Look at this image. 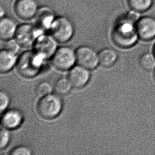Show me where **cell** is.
I'll return each mask as SVG.
<instances>
[{"label":"cell","mask_w":155,"mask_h":155,"mask_svg":"<svg viewBox=\"0 0 155 155\" xmlns=\"http://www.w3.org/2000/svg\"><path fill=\"white\" fill-rule=\"evenodd\" d=\"M137 13L131 11L121 15L114 23L111 38L114 44L121 48L134 46L139 38L136 29Z\"/></svg>","instance_id":"1"},{"label":"cell","mask_w":155,"mask_h":155,"mask_svg":"<svg viewBox=\"0 0 155 155\" xmlns=\"http://www.w3.org/2000/svg\"><path fill=\"white\" fill-rule=\"evenodd\" d=\"M44 60L34 51H25L17 61L18 71L25 78H34L40 72Z\"/></svg>","instance_id":"2"},{"label":"cell","mask_w":155,"mask_h":155,"mask_svg":"<svg viewBox=\"0 0 155 155\" xmlns=\"http://www.w3.org/2000/svg\"><path fill=\"white\" fill-rule=\"evenodd\" d=\"M62 101L58 95L49 94L41 97L37 105L39 115L45 119H52L61 113Z\"/></svg>","instance_id":"3"},{"label":"cell","mask_w":155,"mask_h":155,"mask_svg":"<svg viewBox=\"0 0 155 155\" xmlns=\"http://www.w3.org/2000/svg\"><path fill=\"white\" fill-rule=\"evenodd\" d=\"M49 32L57 42L65 43L73 37L75 27L68 18L65 16L57 17Z\"/></svg>","instance_id":"4"},{"label":"cell","mask_w":155,"mask_h":155,"mask_svg":"<svg viewBox=\"0 0 155 155\" xmlns=\"http://www.w3.org/2000/svg\"><path fill=\"white\" fill-rule=\"evenodd\" d=\"M43 32L35 24L22 23L18 25L14 38L20 46L27 47L33 45L38 36Z\"/></svg>","instance_id":"5"},{"label":"cell","mask_w":155,"mask_h":155,"mask_svg":"<svg viewBox=\"0 0 155 155\" xmlns=\"http://www.w3.org/2000/svg\"><path fill=\"white\" fill-rule=\"evenodd\" d=\"M76 61L75 52L69 47H61L57 49L51 58L52 65L60 71L71 69Z\"/></svg>","instance_id":"6"},{"label":"cell","mask_w":155,"mask_h":155,"mask_svg":"<svg viewBox=\"0 0 155 155\" xmlns=\"http://www.w3.org/2000/svg\"><path fill=\"white\" fill-rule=\"evenodd\" d=\"M57 42L51 34L43 32L38 36L34 42V51L45 59L51 58L57 50Z\"/></svg>","instance_id":"7"},{"label":"cell","mask_w":155,"mask_h":155,"mask_svg":"<svg viewBox=\"0 0 155 155\" xmlns=\"http://www.w3.org/2000/svg\"><path fill=\"white\" fill-rule=\"evenodd\" d=\"M75 53L78 65L86 69H94L99 64V54L90 47H80L76 49Z\"/></svg>","instance_id":"8"},{"label":"cell","mask_w":155,"mask_h":155,"mask_svg":"<svg viewBox=\"0 0 155 155\" xmlns=\"http://www.w3.org/2000/svg\"><path fill=\"white\" fill-rule=\"evenodd\" d=\"M39 8L37 0H16L13 10L19 19L28 20L34 18Z\"/></svg>","instance_id":"9"},{"label":"cell","mask_w":155,"mask_h":155,"mask_svg":"<svg viewBox=\"0 0 155 155\" xmlns=\"http://www.w3.org/2000/svg\"><path fill=\"white\" fill-rule=\"evenodd\" d=\"M136 29L139 38L143 41H149L155 38V18L143 16L137 21Z\"/></svg>","instance_id":"10"},{"label":"cell","mask_w":155,"mask_h":155,"mask_svg":"<svg viewBox=\"0 0 155 155\" xmlns=\"http://www.w3.org/2000/svg\"><path fill=\"white\" fill-rule=\"evenodd\" d=\"M54 11L50 7H39L35 19V25L44 31H49L56 18Z\"/></svg>","instance_id":"11"},{"label":"cell","mask_w":155,"mask_h":155,"mask_svg":"<svg viewBox=\"0 0 155 155\" xmlns=\"http://www.w3.org/2000/svg\"><path fill=\"white\" fill-rule=\"evenodd\" d=\"M88 71V69L80 65L72 68L69 71L68 78L72 86L80 88L86 85L90 78Z\"/></svg>","instance_id":"12"},{"label":"cell","mask_w":155,"mask_h":155,"mask_svg":"<svg viewBox=\"0 0 155 155\" xmlns=\"http://www.w3.org/2000/svg\"><path fill=\"white\" fill-rule=\"evenodd\" d=\"M23 120L22 113L17 110H10L5 112L1 119V125L8 130H13L18 128Z\"/></svg>","instance_id":"13"},{"label":"cell","mask_w":155,"mask_h":155,"mask_svg":"<svg viewBox=\"0 0 155 155\" xmlns=\"http://www.w3.org/2000/svg\"><path fill=\"white\" fill-rule=\"evenodd\" d=\"M18 25L15 19L10 17H2L0 21V37L3 41L15 38Z\"/></svg>","instance_id":"14"},{"label":"cell","mask_w":155,"mask_h":155,"mask_svg":"<svg viewBox=\"0 0 155 155\" xmlns=\"http://www.w3.org/2000/svg\"><path fill=\"white\" fill-rule=\"evenodd\" d=\"M16 54L2 49L0 52V71L5 73L10 71L17 62Z\"/></svg>","instance_id":"15"},{"label":"cell","mask_w":155,"mask_h":155,"mask_svg":"<svg viewBox=\"0 0 155 155\" xmlns=\"http://www.w3.org/2000/svg\"><path fill=\"white\" fill-rule=\"evenodd\" d=\"M99 64L103 67H110L114 64L117 58V53L113 49H103L99 54Z\"/></svg>","instance_id":"16"},{"label":"cell","mask_w":155,"mask_h":155,"mask_svg":"<svg viewBox=\"0 0 155 155\" xmlns=\"http://www.w3.org/2000/svg\"><path fill=\"white\" fill-rule=\"evenodd\" d=\"M127 3L130 10L137 13H143L153 7L154 0H127Z\"/></svg>","instance_id":"17"},{"label":"cell","mask_w":155,"mask_h":155,"mask_svg":"<svg viewBox=\"0 0 155 155\" xmlns=\"http://www.w3.org/2000/svg\"><path fill=\"white\" fill-rule=\"evenodd\" d=\"M72 86L68 78H61L57 81L54 84V91L56 94L58 95H65L71 90Z\"/></svg>","instance_id":"18"},{"label":"cell","mask_w":155,"mask_h":155,"mask_svg":"<svg viewBox=\"0 0 155 155\" xmlns=\"http://www.w3.org/2000/svg\"><path fill=\"white\" fill-rule=\"evenodd\" d=\"M139 64L142 68L150 71L155 68V54L145 53L142 54L139 59Z\"/></svg>","instance_id":"19"},{"label":"cell","mask_w":155,"mask_h":155,"mask_svg":"<svg viewBox=\"0 0 155 155\" xmlns=\"http://www.w3.org/2000/svg\"><path fill=\"white\" fill-rule=\"evenodd\" d=\"M52 91V87L51 84L46 82H43L38 84L35 89L37 96L42 97L47 95L51 94Z\"/></svg>","instance_id":"20"},{"label":"cell","mask_w":155,"mask_h":155,"mask_svg":"<svg viewBox=\"0 0 155 155\" xmlns=\"http://www.w3.org/2000/svg\"><path fill=\"white\" fill-rule=\"evenodd\" d=\"M20 46V45L17 42L15 39H11L10 40L4 41V44L2 46L3 48L2 49H4L7 51L14 52L15 54H17L19 51Z\"/></svg>","instance_id":"21"},{"label":"cell","mask_w":155,"mask_h":155,"mask_svg":"<svg viewBox=\"0 0 155 155\" xmlns=\"http://www.w3.org/2000/svg\"><path fill=\"white\" fill-rule=\"evenodd\" d=\"M6 129H2L0 132V148L3 149L8 145L10 140V134Z\"/></svg>","instance_id":"22"},{"label":"cell","mask_w":155,"mask_h":155,"mask_svg":"<svg viewBox=\"0 0 155 155\" xmlns=\"http://www.w3.org/2000/svg\"><path fill=\"white\" fill-rule=\"evenodd\" d=\"M31 150L25 146H19L13 149L10 153L11 155H31Z\"/></svg>","instance_id":"23"},{"label":"cell","mask_w":155,"mask_h":155,"mask_svg":"<svg viewBox=\"0 0 155 155\" xmlns=\"http://www.w3.org/2000/svg\"><path fill=\"white\" fill-rule=\"evenodd\" d=\"M0 111L2 113L8 107L10 100L8 94L3 91H1L0 93Z\"/></svg>","instance_id":"24"},{"label":"cell","mask_w":155,"mask_h":155,"mask_svg":"<svg viewBox=\"0 0 155 155\" xmlns=\"http://www.w3.org/2000/svg\"><path fill=\"white\" fill-rule=\"evenodd\" d=\"M153 52H154V54H155V46H154V48H153Z\"/></svg>","instance_id":"25"},{"label":"cell","mask_w":155,"mask_h":155,"mask_svg":"<svg viewBox=\"0 0 155 155\" xmlns=\"http://www.w3.org/2000/svg\"></svg>","instance_id":"26"}]
</instances>
